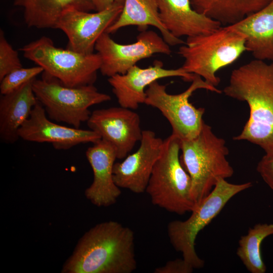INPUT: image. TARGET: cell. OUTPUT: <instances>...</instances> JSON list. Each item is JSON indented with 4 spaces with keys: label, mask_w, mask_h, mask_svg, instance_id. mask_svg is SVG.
Masks as SVG:
<instances>
[{
    "label": "cell",
    "mask_w": 273,
    "mask_h": 273,
    "mask_svg": "<svg viewBox=\"0 0 273 273\" xmlns=\"http://www.w3.org/2000/svg\"><path fill=\"white\" fill-rule=\"evenodd\" d=\"M32 87L49 119L76 128L89 119V107L111 100L93 84L67 86L44 72L40 79L34 80Z\"/></svg>",
    "instance_id": "6"
},
{
    "label": "cell",
    "mask_w": 273,
    "mask_h": 273,
    "mask_svg": "<svg viewBox=\"0 0 273 273\" xmlns=\"http://www.w3.org/2000/svg\"><path fill=\"white\" fill-rule=\"evenodd\" d=\"M109 34L103 33L95 47L101 59L100 71L103 76L110 77L123 74L141 60L156 54L171 53L170 46L153 30L142 31L136 40L129 44L118 43Z\"/></svg>",
    "instance_id": "10"
},
{
    "label": "cell",
    "mask_w": 273,
    "mask_h": 273,
    "mask_svg": "<svg viewBox=\"0 0 273 273\" xmlns=\"http://www.w3.org/2000/svg\"><path fill=\"white\" fill-rule=\"evenodd\" d=\"M229 26L245 36L247 51L255 59L273 62V0L260 10Z\"/></svg>",
    "instance_id": "19"
},
{
    "label": "cell",
    "mask_w": 273,
    "mask_h": 273,
    "mask_svg": "<svg viewBox=\"0 0 273 273\" xmlns=\"http://www.w3.org/2000/svg\"><path fill=\"white\" fill-rule=\"evenodd\" d=\"M139 148L120 162L115 163L113 179L120 188L136 194L146 191L153 167L161 156L164 141L150 130H143Z\"/></svg>",
    "instance_id": "14"
},
{
    "label": "cell",
    "mask_w": 273,
    "mask_h": 273,
    "mask_svg": "<svg viewBox=\"0 0 273 273\" xmlns=\"http://www.w3.org/2000/svg\"><path fill=\"white\" fill-rule=\"evenodd\" d=\"M43 71V68L39 66L26 68L22 67L11 71L0 80L1 95L14 91L25 83L35 79Z\"/></svg>",
    "instance_id": "24"
},
{
    "label": "cell",
    "mask_w": 273,
    "mask_h": 273,
    "mask_svg": "<svg viewBox=\"0 0 273 273\" xmlns=\"http://www.w3.org/2000/svg\"><path fill=\"white\" fill-rule=\"evenodd\" d=\"M180 140L171 134L164 140L162 153L156 161L146 191L152 203L177 214L192 212L196 204L191 196V178L179 156Z\"/></svg>",
    "instance_id": "5"
},
{
    "label": "cell",
    "mask_w": 273,
    "mask_h": 273,
    "mask_svg": "<svg viewBox=\"0 0 273 273\" xmlns=\"http://www.w3.org/2000/svg\"><path fill=\"white\" fill-rule=\"evenodd\" d=\"M273 235V223H259L250 228L247 235L241 237L237 255L251 273H264L266 265L261 253V245Z\"/></svg>",
    "instance_id": "23"
},
{
    "label": "cell",
    "mask_w": 273,
    "mask_h": 273,
    "mask_svg": "<svg viewBox=\"0 0 273 273\" xmlns=\"http://www.w3.org/2000/svg\"><path fill=\"white\" fill-rule=\"evenodd\" d=\"M86 156L94 173L93 182L85 191L86 198L100 207L113 204L121 193L113 179V166L117 159L115 148L100 139L87 149Z\"/></svg>",
    "instance_id": "16"
},
{
    "label": "cell",
    "mask_w": 273,
    "mask_h": 273,
    "mask_svg": "<svg viewBox=\"0 0 273 273\" xmlns=\"http://www.w3.org/2000/svg\"><path fill=\"white\" fill-rule=\"evenodd\" d=\"M124 0H94L95 11H103L114 5L123 6Z\"/></svg>",
    "instance_id": "28"
},
{
    "label": "cell",
    "mask_w": 273,
    "mask_h": 273,
    "mask_svg": "<svg viewBox=\"0 0 273 273\" xmlns=\"http://www.w3.org/2000/svg\"><path fill=\"white\" fill-rule=\"evenodd\" d=\"M256 170L265 183L273 191V157L264 155L258 163Z\"/></svg>",
    "instance_id": "27"
},
{
    "label": "cell",
    "mask_w": 273,
    "mask_h": 273,
    "mask_svg": "<svg viewBox=\"0 0 273 273\" xmlns=\"http://www.w3.org/2000/svg\"><path fill=\"white\" fill-rule=\"evenodd\" d=\"M245 38L243 33L229 25L221 26L207 34L188 37L177 52L184 59L181 67L216 87L220 81L216 72L234 63L247 51Z\"/></svg>",
    "instance_id": "4"
},
{
    "label": "cell",
    "mask_w": 273,
    "mask_h": 273,
    "mask_svg": "<svg viewBox=\"0 0 273 273\" xmlns=\"http://www.w3.org/2000/svg\"><path fill=\"white\" fill-rule=\"evenodd\" d=\"M35 79L0 98V139L13 144L20 138L18 131L37 103L32 84Z\"/></svg>",
    "instance_id": "18"
},
{
    "label": "cell",
    "mask_w": 273,
    "mask_h": 273,
    "mask_svg": "<svg viewBox=\"0 0 273 273\" xmlns=\"http://www.w3.org/2000/svg\"><path fill=\"white\" fill-rule=\"evenodd\" d=\"M204 89L217 94L222 91L195 74L192 83L184 92L178 94H170L166 86L155 81L146 89L145 104L159 110L169 122L172 134L180 140L195 138L200 132L204 120V108H196L189 101L190 98L197 90Z\"/></svg>",
    "instance_id": "9"
},
{
    "label": "cell",
    "mask_w": 273,
    "mask_h": 273,
    "mask_svg": "<svg viewBox=\"0 0 273 273\" xmlns=\"http://www.w3.org/2000/svg\"><path fill=\"white\" fill-rule=\"evenodd\" d=\"M18 133L19 138L26 141L50 143L57 150H68L81 144H93L101 139L91 129L61 125L49 119L38 101Z\"/></svg>",
    "instance_id": "15"
},
{
    "label": "cell",
    "mask_w": 273,
    "mask_h": 273,
    "mask_svg": "<svg viewBox=\"0 0 273 273\" xmlns=\"http://www.w3.org/2000/svg\"><path fill=\"white\" fill-rule=\"evenodd\" d=\"M131 25L137 26L142 31L146 30L148 26L157 28L169 46L185 43L172 35L162 24L159 17L158 0H124L121 13L106 32L114 33L121 28Z\"/></svg>",
    "instance_id": "20"
},
{
    "label": "cell",
    "mask_w": 273,
    "mask_h": 273,
    "mask_svg": "<svg viewBox=\"0 0 273 273\" xmlns=\"http://www.w3.org/2000/svg\"><path fill=\"white\" fill-rule=\"evenodd\" d=\"M159 17L166 29L180 38L207 34L221 24L193 9L190 0H158Z\"/></svg>",
    "instance_id": "17"
},
{
    "label": "cell",
    "mask_w": 273,
    "mask_h": 273,
    "mask_svg": "<svg viewBox=\"0 0 273 273\" xmlns=\"http://www.w3.org/2000/svg\"><path fill=\"white\" fill-rule=\"evenodd\" d=\"M134 233L114 221L102 222L80 239L63 270L67 273H130L136 268Z\"/></svg>",
    "instance_id": "2"
},
{
    "label": "cell",
    "mask_w": 273,
    "mask_h": 273,
    "mask_svg": "<svg viewBox=\"0 0 273 273\" xmlns=\"http://www.w3.org/2000/svg\"><path fill=\"white\" fill-rule=\"evenodd\" d=\"M180 151L181 163L191 178V196L196 206L219 179H226L234 174L226 159L229 151L225 140L216 136L205 122L195 138L180 140Z\"/></svg>",
    "instance_id": "3"
},
{
    "label": "cell",
    "mask_w": 273,
    "mask_h": 273,
    "mask_svg": "<svg viewBox=\"0 0 273 273\" xmlns=\"http://www.w3.org/2000/svg\"><path fill=\"white\" fill-rule=\"evenodd\" d=\"M86 122L90 129L114 147L119 159L125 158L142 138L139 115L121 106L96 110Z\"/></svg>",
    "instance_id": "12"
},
{
    "label": "cell",
    "mask_w": 273,
    "mask_h": 273,
    "mask_svg": "<svg viewBox=\"0 0 273 273\" xmlns=\"http://www.w3.org/2000/svg\"><path fill=\"white\" fill-rule=\"evenodd\" d=\"M193 266L182 259H176L168 261L164 265L158 267L154 270L155 273H191Z\"/></svg>",
    "instance_id": "26"
},
{
    "label": "cell",
    "mask_w": 273,
    "mask_h": 273,
    "mask_svg": "<svg viewBox=\"0 0 273 273\" xmlns=\"http://www.w3.org/2000/svg\"><path fill=\"white\" fill-rule=\"evenodd\" d=\"M222 92L249 106L248 119L233 140L257 145L273 157V62L254 59L235 69Z\"/></svg>",
    "instance_id": "1"
},
{
    "label": "cell",
    "mask_w": 273,
    "mask_h": 273,
    "mask_svg": "<svg viewBox=\"0 0 273 273\" xmlns=\"http://www.w3.org/2000/svg\"><path fill=\"white\" fill-rule=\"evenodd\" d=\"M123 7L114 5L95 13L69 8L61 14L56 29L67 36V49L83 54H92L98 39L116 20Z\"/></svg>",
    "instance_id": "11"
},
{
    "label": "cell",
    "mask_w": 273,
    "mask_h": 273,
    "mask_svg": "<svg viewBox=\"0 0 273 273\" xmlns=\"http://www.w3.org/2000/svg\"><path fill=\"white\" fill-rule=\"evenodd\" d=\"M14 5L23 9L28 27L38 29L56 28L61 14L69 8L95 11L94 0H15Z\"/></svg>",
    "instance_id": "21"
},
{
    "label": "cell",
    "mask_w": 273,
    "mask_h": 273,
    "mask_svg": "<svg viewBox=\"0 0 273 273\" xmlns=\"http://www.w3.org/2000/svg\"><path fill=\"white\" fill-rule=\"evenodd\" d=\"M252 186L251 182L235 184L220 178L187 219L174 220L168 223L167 233L171 244L194 269L202 268L204 265V260L198 256L195 248L199 233L219 214L234 196Z\"/></svg>",
    "instance_id": "7"
},
{
    "label": "cell",
    "mask_w": 273,
    "mask_h": 273,
    "mask_svg": "<svg viewBox=\"0 0 273 273\" xmlns=\"http://www.w3.org/2000/svg\"><path fill=\"white\" fill-rule=\"evenodd\" d=\"M272 0H190L197 12L219 22L235 24L263 8Z\"/></svg>",
    "instance_id": "22"
},
{
    "label": "cell",
    "mask_w": 273,
    "mask_h": 273,
    "mask_svg": "<svg viewBox=\"0 0 273 273\" xmlns=\"http://www.w3.org/2000/svg\"><path fill=\"white\" fill-rule=\"evenodd\" d=\"M20 50L25 58L41 67L44 72L70 87L93 84L101 65L97 53L86 55L58 48L47 36L29 42Z\"/></svg>",
    "instance_id": "8"
},
{
    "label": "cell",
    "mask_w": 273,
    "mask_h": 273,
    "mask_svg": "<svg viewBox=\"0 0 273 273\" xmlns=\"http://www.w3.org/2000/svg\"><path fill=\"white\" fill-rule=\"evenodd\" d=\"M22 67L18 52L13 49L0 30V80L11 71Z\"/></svg>",
    "instance_id": "25"
},
{
    "label": "cell",
    "mask_w": 273,
    "mask_h": 273,
    "mask_svg": "<svg viewBox=\"0 0 273 273\" xmlns=\"http://www.w3.org/2000/svg\"><path fill=\"white\" fill-rule=\"evenodd\" d=\"M195 74L185 70L182 67L174 69L163 68L162 62L155 60L153 65L142 68L135 65L123 74L109 77L108 81L120 106L131 110L145 104V88L155 81L170 77H180L187 82H192Z\"/></svg>",
    "instance_id": "13"
}]
</instances>
